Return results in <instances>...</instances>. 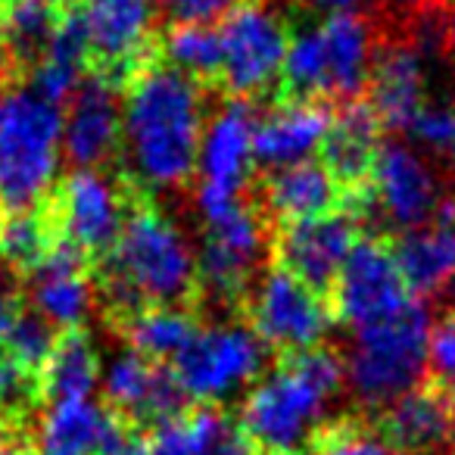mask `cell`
<instances>
[{
    "label": "cell",
    "mask_w": 455,
    "mask_h": 455,
    "mask_svg": "<svg viewBox=\"0 0 455 455\" xmlns=\"http://www.w3.org/2000/svg\"><path fill=\"white\" fill-rule=\"evenodd\" d=\"M206 128L203 91L172 66H144L122 103V147L132 178L147 190H181L196 172Z\"/></svg>",
    "instance_id": "6da1fadb"
},
{
    "label": "cell",
    "mask_w": 455,
    "mask_h": 455,
    "mask_svg": "<svg viewBox=\"0 0 455 455\" xmlns=\"http://www.w3.org/2000/svg\"><path fill=\"white\" fill-rule=\"evenodd\" d=\"M94 284L109 328L140 309H196L203 303L190 243L153 200L134 209L116 247L94 266Z\"/></svg>",
    "instance_id": "7a4b0ae2"
},
{
    "label": "cell",
    "mask_w": 455,
    "mask_h": 455,
    "mask_svg": "<svg viewBox=\"0 0 455 455\" xmlns=\"http://www.w3.org/2000/svg\"><path fill=\"white\" fill-rule=\"evenodd\" d=\"M347 368L337 353L312 347L278 355V368L247 393L237 415L247 455H303L322 427L328 399L343 390Z\"/></svg>",
    "instance_id": "3957f363"
},
{
    "label": "cell",
    "mask_w": 455,
    "mask_h": 455,
    "mask_svg": "<svg viewBox=\"0 0 455 455\" xmlns=\"http://www.w3.org/2000/svg\"><path fill=\"white\" fill-rule=\"evenodd\" d=\"M63 153V109L32 88L0 94V203L41 206L57 188Z\"/></svg>",
    "instance_id": "277c9868"
},
{
    "label": "cell",
    "mask_w": 455,
    "mask_h": 455,
    "mask_svg": "<svg viewBox=\"0 0 455 455\" xmlns=\"http://www.w3.org/2000/svg\"><path fill=\"white\" fill-rule=\"evenodd\" d=\"M374 32L359 13H328L322 22L291 35L284 60L287 91L303 100H353L371 78Z\"/></svg>",
    "instance_id": "5b68a950"
},
{
    "label": "cell",
    "mask_w": 455,
    "mask_h": 455,
    "mask_svg": "<svg viewBox=\"0 0 455 455\" xmlns=\"http://www.w3.org/2000/svg\"><path fill=\"white\" fill-rule=\"evenodd\" d=\"M427 343L430 315L415 299L396 315L359 328L343 362L355 399L368 409H384L421 384L427 368Z\"/></svg>",
    "instance_id": "8992f818"
},
{
    "label": "cell",
    "mask_w": 455,
    "mask_h": 455,
    "mask_svg": "<svg viewBox=\"0 0 455 455\" xmlns=\"http://www.w3.org/2000/svg\"><path fill=\"white\" fill-rule=\"evenodd\" d=\"M153 200L132 175H113L107 169H76L47 196L60 235L78 250L91 266L107 259L122 228L138 206Z\"/></svg>",
    "instance_id": "52a82bcc"
},
{
    "label": "cell",
    "mask_w": 455,
    "mask_h": 455,
    "mask_svg": "<svg viewBox=\"0 0 455 455\" xmlns=\"http://www.w3.org/2000/svg\"><path fill=\"white\" fill-rule=\"evenodd\" d=\"M272 247V221L266 219L250 190L241 200L228 203L206 215V241L196 259L200 266L203 299L215 297L225 303H241L253 284L262 256Z\"/></svg>",
    "instance_id": "ba28073f"
},
{
    "label": "cell",
    "mask_w": 455,
    "mask_h": 455,
    "mask_svg": "<svg viewBox=\"0 0 455 455\" xmlns=\"http://www.w3.org/2000/svg\"><path fill=\"white\" fill-rule=\"evenodd\" d=\"M237 306L250 331L278 355L322 347L328 328L337 322L328 299L278 266L256 275Z\"/></svg>",
    "instance_id": "9c48e42d"
},
{
    "label": "cell",
    "mask_w": 455,
    "mask_h": 455,
    "mask_svg": "<svg viewBox=\"0 0 455 455\" xmlns=\"http://www.w3.org/2000/svg\"><path fill=\"white\" fill-rule=\"evenodd\" d=\"M221 72L219 78L235 94L250 100L268 91L284 72L291 32L281 13L262 0H241L219 28Z\"/></svg>",
    "instance_id": "30bf717a"
},
{
    "label": "cell",
    "mask_w": 455,
    "mask_h": 455,
    "mask_svg": "<svg viewBox=\"0 0 455 455\" xmlns=\"http://www.w3.org/2000/svg\"><path fill=\"white\" fill-rule=\"evenodd\" d=\"M268 347L243 324L200 328L175 355V378L200 405H221L259 378Z\"/></svg>",
    "instance_id": "8fae6325"
},
{
    "label": "cell",
    "mask_w": 455,
    "mask_h": 455,
    "mask_svg": "<svg viewBox=\"0 0 455 455\" xmlns=\"http://www.w3.org/2000/svg\"><path fill=\"white\" fill-rule=\"evenodd\" d=\"M256 119L259 116L247 100H228L225 107L209 116L200 140V159H196V169H200L196 203H200L203 215L241 200L253 184L250 178H253L256 163Z\"/></svg>",
    "instance_id": "7c38bea8"
},
{
    "label": "cell",
    "mask_w": 455,
    "mask_h": 455,
    "mask_svg": "<svg viewBox=\"0 0 455 455\" xmlns=\"http://www.w3.org/2000/svg\"><path fill=\"white\" fill-rule=\"evenodd\" d=\"M368 190L371 203L365 221L409 228V231L434 221L449 194L434 165L405 144H380Z\"/></svg>",
    "instance_id": "4fadbf2b"
},
{
    "label": "cell",
    "mask_w": 455,
    "mask_h": 455,
    "mask_svg": "<svg viewBox=\"0 0 455 455\" xmlns=\"http://www.w3.org/2000/svg\"><path fill=\"white\" fill-rule=\"evenodd\" d=\"M359 221L347 212L322 215L309 221H291V225L272 228V247L268 259L272 266L291 272L303 281L309 291L331 303V291L337 284V275L343 272V262L349 259L359 235Z\"/></svg>",
    "instance_id": "5bb4252c"
},
{
    "label": "cell",
    "mask_w": 455,
    "mask_h": 455,
    "mask_svg": "<svg viewBox=\"0 0 455 455\" xmlns=\"http://www.w3.org/2000/svg\"><path fill=\"white\" fill-rule=\"evenodd\" d=\"M409 287H405L393 250L380 237H362L353 247L337 284L331 291V309L337 322L353 324L355 331L374 324L380 318L396 315L409 306Z\"/></svg>",
    "instance_id": "9a60e30c"
},
{
    "label": "cell",
    "mask_w": 455,
    "mask_h": 455,
    "mask_svg": "<svg viewBox=\"0 0 455 455\" xmlns=\"http://www.w3.org/2000/svg\"><path fill=\"white\" fill-rule=\"evenodd\" d=\"M107 409L128 427L150 430L188 411V393L175 371L163 362H150L140 353H125L107 371Z\"/></svg>",
    "instance_id": "2e32d148"
},
{
    "label": "cell",
    "mask_w": 455,
    "mask_h": 455,
    "mask_svg": "<svg viewBox=\"0 0 455 455\" xmlns=\"http://www.w3.org/2000/svg\"><path fill=\"white\" fill-rule=\"evenodd\" d=\"M380 119L371 103L347 100L334 116L324 134V165L343 190V212L353 215L368 196L374 159L380 153Z\"/></svg>",
    "instance_id": "e0dca14e"
},
{
    "label": "cell",
    "mask_w": 455,
    "mask_h": 455,
    "mask_svg": "<svg viewBox=\"0 0 455 455\" xmlns=\"http://www.w3.org/2000/svg\"><path fill=\"white\" fill-rule=\"evenodd\" d=\"M122 147V103L107 76H88L63 113V153L78 169H103Z\"/></svg>",
    "instance_id": "ac0fdd59"
},
{
    "label": "cell",
    "mask_w": 455,
    "mask_h": 455,
    "mask_svg": "<svg viewBox=\"0 0 455 455\" xmlns=\"http://www.w3.org/2000/svg\"><path fill=\"white\" fill-rule=\"evenodd\" d=\"M452 396L436 378L421 380L378 411L374 427L399 455H443L452 440Z\"/></svg>",
    "instance_id": "d6986e66"
},
{
    "label": "cell",
    "mask_w": 455,
    "mask_h": 455,
    "mask_svg": "<svg viewBox=\"0 0 455 455\" xmlns=\"http://www.w3.org/2000/svg\"><path fill=\"white\" fill-rule=\"evenodd\" d=\"M250 196L275 225L309 221L322 215L343 212V190L324 163H293L272 169L256 184H250Z\"/></svg>",
    "instance_id": "ffe728a7"
},
{
    "label": "cell",
    "mask_w": 455,
    "mask_h": 455,
    "mask_svg": "<svg viewBox=\"0 0 455 455\" xmlns=\"http://www.w3.org/2000/svg\"><path fill=\"white\" fill-rule=\"evenodd\" d=\"M78 20L88 35L91 57L103 69L119 72L140 63L156 26L153 0H82Z\"/></svg>",
    "instance_id": "44dd1931"
},
{
    "label": "cell",
    "mask_w": 455,
    "mask_h": 455,
    "mask_svg": "<svg viewBox=\"0 0 455 455\" xmlns=\"http://www.w3.org/2000/svg\"><path fill=\"white\" fill-rule=\"evenodd\" d=\"M28 303L60 334L84 328L94 303V266L63 241L38 272L28 275Z\"/></svg>",
    "instance_id": "7402d4cb"
},
{
    "label": "cell",
    "mask_w": 455,
    "mask_h": 455,
    "mask_svg": "<svg viewBox=\"0 0 455 455\" xmlns=\"http://www.w3.org/2000/svg\"><path fill=\"white\" fill-rule=\"evenodd\" d=\"M125 421L88 399L51 403L35 421V455H109Z\"/></svg>",
    "instance_id": "603a6c76"
},
{
    "label": "cell",
    "mask_w": 455,
    "mask_h": 455,
    "mask_svg": "<svg viewBox=\"0 0 455 455\" xmlns=\"http://www.w3.org/2000/svg\"><path fill=\"white\" fill-rule=\"evenodd\" d=\"M331 128V109L322 100H303L291 97L268 109L256 119L253 156L256 163L268 169L306 163L318 147L324 144V134Z\"/></svg>",
    "instance_id": "cb8c5ba5"
},
{
    "label": "cell",
    "mask_w": 455,
    "mask_h": 455,
    "mask_svg": "<svg viewBox=\"0 0 455 455\" xmlns=\"http://www.w3.org/2000/svg\"><path fill=\"white\" fill-rule=\"evenodd\" d=\"M368 91H371V109L378 113L380 125L396 132L411 128V122L424 109V91H427L421 47L390 44L374 53Z\"/></svg>",
    "instance_id": "d4e9b609"
},
{
    "label": "cell",
    "mask_w": 455,
    "mask_h": 455,
    "mask_svg": "<svg viewBox=\"0 0 455 455\" xmlns=\"http://www.w3.org/2000/svg\"><path fill=\"white\" fill-rule=\"evenodd\" d=\"M393 259L411 293H449L455 284V219H434L405 231L393 243Z\"/></svg>",
    "instance_id": "484cf974"
},
{
    "label": "cell",
    "mask_w": 455,
    "mask_h": 455,
    "mask_svg": "<svg viewBox=\"0 0 455 455\" xmlns=\"http://www.w3.org/2000/svg\"><path fill=\"white\" fill-rule=\"evenodd\" d=\"M91 57L88 35L78 20V13H69L57 22L51 44L44 47L38 60L32 63V84L28 88L38 91L51 103L72 100L76 91L84 82V63Z\"/></svg>",
    "instance_id": "4316f807"
},
{
    "label": "cell",
    "mask_w": 455,
    "mask_h": 455,
    "mask_svg": "<svg viewBox=\"0 0 455 455\" xmlns=\"http://www.w3.org/2000/svg\"><path fill=\"white\" fill-rule=\"evenodd\" d=\"M63 243L47 200L32 209H7L0 215V262L13 275H35Z\"/></svg>",
    "instance_id": "83f0119b"
},
{
    "label": "cell",
    "mask_w": 455,
    "mask_h": 455,
    "mask_svg": "<svg viewBox=\"0 0 455 455\" xmlns=\"http://www.w3.org/2000/svg\"><path fill=\"white\" fill-rule=\"evenodd\" d=\"M100 378V359L91 347L84 328L66 331L53 343V353L41 371V403H66V399H88Z\"/></svg>",
    "instance_id": "f1b7e54d"
},
{
    "label": "cell",
    "mask_w": 455,
    "mask_h": 455,
    "mask_svg": "<svg viewBox=\"0 0 455 455\" xmlns=\"http://www.w3.org/2000/svg\"><path fill=\"white\" fill-rule=\"evenodd\" d=\"M116 334L144 359L163 362L169 355H178L194 334L200 331L194 309H172V306H156V309H140L128 315L125 322L116 324Z\"/></svg>",
    "instance_id": "f546056e"
},
{
    "label": "cell",
    "mask_w": 455,
    "mask_h": 455,
    "mask_svg": "<svg viewBox=\"0 0 455 455\" xmlns=\"http://www.w3.org/2000/svg\"><path fill=\"white\" fill-rule=\"evenodd\" d=\"M60 16L44 0H0V47L20 63H35L51 44Z\"/></svg>",
    "instance_id": "4dcf8cb0"
},
{
    "label": "cell",
    "mask_w": 455,
    "mask_h": 455,
    "mask_svg": "<svg viewBox=\"0 0 455 455\" xmlns=\"http://www.w3.org/2000/svg\"><path fill=\"white\" fill-rule=\"evenodd\" d=\"M172 69L194 82H209L221 72V38L209 22H175L163 38Z\"/></svg>",
    "instance_id": "1f68e13d"
},
{
    "label": "cell",
    "mask_w": 455,
    "mask_h": 455,
    "mask_svg": "<svg viewBox=\"0 0 455 455\" xmlns=\"http://www.w3.org/2000/svg\"><path fill=\"white\" fill-rule=\"evenodd\" d=\"M303 455H399L368 418L343 415L312 434Z\"/></svg>",
    "instance_id": "d6a6232c"
},
{
    "label": "cell",
    "mask_w": 455,
    "mask_h": 455,
    "mask_svg": "<svg viewBox=\"0 0 455 455\" xmlns=\"http://www.w3.org/2000/svg\"><path fill=\"white\" fill-rule=\"evenodd\" d=\"M53 343H57V334L53 328L38 315V312H20V318L13 322V328L7 331V337L0 340V347L13 355V362L20 368H26L32 378H41L47 359L53 353Z\"/></svg>",
    "instance_id": "836d02e7"
},
{
    "label": "cell",
    "mask_w": 455,
    "mask_h": 455,
    "mask_svg": "<svg viewBox=\"0 0 455 455\" xmlns=\"http://www.w3.org/2000/svg\"><path fill=\"white\" fill-rule=\"evenodd\" d=\"M41 403V384L38 378L20 368L13 355L0 347V409L7 411L20 427H26L32 409Z\"/></svg>",
    "instance_id": "e575fe53"
},
{
    "label": "cell",
    "mask_w": 455,
    "mask_h": 455,
    "mask_svg": "<svg viewBox=\"0 0 455 455\" xmlns=\"http://www.w3.org/2000/svg\"><path fill=\"white\" fill-rule=\"evenodd\" d=\"M411 132L427 150L440 153V156H455V109L424 107L411 122Z\"/></svg>",
    "instance_id": "d590c367"
},
{
    "label": "cell",
    "mask_w": 455,
    "mask_h": 455,
    "mask_svg": "<svg viewBox=\"0 0 455 455\" xmlns=\"http://www.w3.org/2000/svg\"><path fill=\"white\" fill-rule=\"evenodd\" d=\"M427 365L434 368V374L443 384L455 378V309L446 312V315L430 328Z\"/></svg>",
    "instance_id": "8d00e7d4"
},
{
    "label": "cell",
    "mask_w": 455,
    "mask_h": 455,
    "mask_svg": "<svg viewBox=\"0 0 455 455\" xmlns=\"http://www.w3.org/2000/svg\"><path fill=\"white\" fill-rule=\"evenodd\" d=\"M156 10L172 16V22H209L225 20L241 0H153Z\"/></svg>",
    "instance_id": "74e56055"
},
{
    "label": "cell",
    "mask_w": 455,
    "mask_h": 455,
    "mask_svg": "<svg viewBox=\"0 0 455 455\" xmlns=\"http://www.w3.org/2000/svg\"><path fill=\"white\" fill-rule=\"evenodd\" d=\"M20 312H22V303H20V293H16L13 281H10V268L0 262V340L13 328Z\"/></svg>",
    "instance_id": "f35d334b"
},
{
    "label": "cell",
    "mask_w": 455,
    "mask_h": 455,
    "mask_svg": "<svg viewBox=\"0 0 455 455\" xmlns=\"http://www.w3.org/2000/svg\"><path fill=\"white\" fill-rule=\"evenodd\" d=\"M306 7H315V10H324V13H347L353 10L359 0H299Z\"/></svg>",
    "instance_id": "ab89813d"
},
{
    "label": "cell",
    "mask_w": 455,
    "mask_h": 455,
    "mask_svg": "<svg viewBox=\"0 0 455 455\" xmlns=\"http://www.w3.org/2000/svg\"><path fill=\"white\" fill-rule=\"evenodd\" d=\"M0 455H35L26 436H0Z\"/></svg>",
    "instance_id": "60d3db41"
},
{
    "label": "cell",
    "mask_w": 455,
    "mask_h": 455,
    "mask_svg": "<svg viewBox=\"0 0 455 455\" xmlns=\"http://www.w3.org/2000/svg\"><path fill=\"white\" fill-rule=\"evenodd\" d=\"M380 4H387V7L399 10V13H415V10H421L427 0H380Z\"/></svg>",
    "instance_id": "b9f144b4"
},
{
    "label": "cell",
    "mask_w": 455,
    "mask_h": 455,
    "mask_svg": "<svg viewBox=\"0 0 455 455\" xmlns=\"http://www.w3.org/2000/svg\"><path fill=\"white\" fill-rule=\"evenodd\" d=\"M0 436H22V427L4 409H0Z\"/></svg>",
    "instance_id": "7bdbcfd3"
},
{
    "label": "cell",
    "mask_w": 455,
    "mask_h": 455,
    "mask_svg": "<svg viewBox=\"0 0 455 455\" xmlns=\"http://www.w3.org/2000/svg\"><path fill=\"white\" fill-rule=\"evenodd\" d=\"M446 35L455 44V0H449V10H446Z\"/></svg>",
    "instance_id": "ee69618b"
},
{
    "label": "cell",
    "mask_w": 455,
    "mask_h": 455,
    "mask_svg": "<svg viewBox=\"0 0 455 455\" xmlns=\"http://www.w3.org/2000/svg\"><path fill=\"white\" fill-rule=\"evenodd\" d=\"M4 63H7V53H4V47H0V69H4Z\"/></svg>",
    "instance_id": "f6af8a7d"
},
{
    "label": "cell",
    "mask_w": 455,
    "mask_h": 455,
    "mask_svg": "<svg viewBox=\"0 0 455 455\" xmlns=\"http://www.w3.org/2000/svg\"><path fill=\"white\" fill-rule=\"evenodd\" d=\"M231 455H247V452H243V449H241V452H231Z\"/></svg>",
    "instance_id": "bcb514c9"
},
{
    "label": "cell",
    "mask_w": 455,
    "mask_h": 455,
    "mask_svg": "<svg viewBox=\"0 0 455 455\" xmlns=\"http://www.w3.org/2000/svg\"><path fill=\"white\" fill-rule=\"evenodd\" d=\"M44 4H57V0H44Z\"/></svg>",
    "instance_id": "7dc6e473"
},
{
    "label": "cell",
    "mask_w": 455,
    "mask_h": 455,
    "mask_svg": "<svg viewBox=\"0 0 455 455\" xmlns=\"http://www.w3.org/2000/svg\"><path fill=\"white\" fill-rule=\"evenodd\" d=\"M452 436H455V421H452Z\"/></svg>",
    "instance_id": "c3c4849f"
}]
</instances>
